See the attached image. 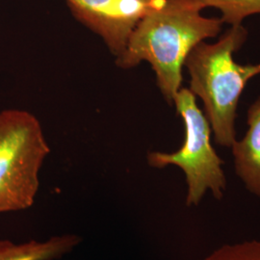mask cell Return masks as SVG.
<instances>
[{
    "label": "cell",
    "mask_w": 260,
    "mask_h": 260,
    "mask_svg": "<svg viewBox=\"0 0 260 260\" xmlns=\"http://www.w3.org/2000/svg\"><path fill=\"white\" fill-rule=\"evenodd\" d=\"M205 8L202 0H157L134 28L117 65L129 69L149 63L159 90L172 104L181 89L188 54L221 32L223 20L203 16Z\"/></svg>",
    "instance_id": "obj_1"
},
{
    "label": "cell",
    "mask_w": 260,
    "mask_h": 260,
    "mask_svg": "<svg viewBox=\"0 0 260 260\" xmlns=\"http://www.w3.org/2000/svg\"><path fill=\"white\" fill-rule=\"evenodd\" d=\"M248 37L246 28L232 25L217 43L201 42L188 54L184 66L190 75V91L204 103L205 115L215 142L232 148L235 138L236 110L249 80L260 75V63L240 65L233 53Z\"/></svg>",
    "instance_id": "obj_2"
},
{
    "label": "cell",
    "mask_w": 260,
    "mask_h": 260,
    "mask_svg": "<svg viewBox=\"0 0 260 260\" xmlns=\"http://www.w3.org/2000/svg\"><path fill=\"white\" fill-rule=\"evenodd\" d=\"M49 152L34 115L16 109L0 112V214L33 205L39 173Z\"/></svg>",
    "instance_id": "obj_3"
},
{
    "label": "cell",
    "mask_w": 260,
    "mask_h": 260,
    "mask_svg": "<svg viewBox=\"0 0 260 260\" xmlns=\"http://www.w3.org/2000/svg\"><path fill=\"white\" fill-rule=\"evenodd\" d=\"M185 126V140L175 152L151 151L148 154L150 167L180 168L186 177L187 206H198L207 192L216 200H222L226 190L223 160L211 144V126L205 114L198 107L196 95L189 89L181 88L174 102Z\"/></svg>",
    "instance_id": "obj_4"
},
{
    "label": "cell",
    "mask_w": 260,
    "mask_h": 260,
    "mask_svg": "<svg viewBox=\"0 0 260 260\" xmlns=\"http://www.w3.org/2000/svg\"><path fill=\"white\" fill-rule=\"evenodd\" d=\"M73 15L103 38L118 59L141 19L157 0H66Z\"/></svg>",
    "instance_id": "obj_5"
},
{
    "label": "cell",
    "mask_w": 260,
    "mask_h": 260,
    "mask_svg": "<svg viewBox=\"0 0 260 260\" xmlns=\"http://www.w3.org/2000/svg\"><path fill=\"white\" fill-rule=\"evenodd\" d=\"M249 128L232 146L234 169L246 189L260 199V98L248 111Z\"/></svg>",
    "instance_id": "obj_6"
},
{
    "label": "cell",
    "mask_w": 260,
    "mask_h": 260,
    "mask_svg": "<svg viewBox=\"0 0 260 260\" xmlns=\"http://www.w3.org/2000/svg\"><path fill=\"white\" fill-rule=\"evenodd\" d=\"M80 242L77 235L54 236L47 241L16 244L9 240L0 241V260H55L73 251Z\"/></svg>",
    "instance_id": "obj_7"
},
{
    "label": "cell",
    "mask_w": 260,
    "mask_h": 260,
    "mask_svg": "<svg viewBox=\"0 0 260 260\" xmlns=\"http://www.w3.org/2000/svg\"><path fill=\"white\" fill-rule=\"evenodd\" d=\"M205 8L212 7L222 13L223 23L240 24L243 19L260 14V0H202Z\"/></svg>",
    "instance_id": "obj_8"
},
{
    "label": "cell",
    "mask_w": 260,
    "mask_h": 260,
    "mask_svg": "<svg viewBox=\"0 0 260 260\" xmlns=\"http://www.w3.org/2000/svg\"><path fill=\"white\" fill-rule=\"evenodd\" d=\"M201 260H260V240L225 244Z\"/></svg>",
    "instance_id": "obj_9"
}]
</instances>
